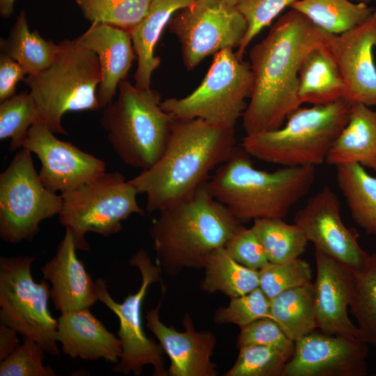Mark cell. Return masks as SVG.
Here are the masks:
<instances>
[{
  "label": "cell",
  "instance_id": "6da1fadb",
  "mask_svg": "<svg viewBox=\"0 0 376 376\" xmlns=\"http://www.w3.org/2000/svg\"><path fill=\"white\" fill-rule=\"evenodd\" d=\"M332 36L291 8L251 48L253 85L242 116L246 134L281 127L301 106L298 96L301 64L311 50L328 45Z\"/></svg>",
  "mask_w": 376,
  "mask_h": 376
},
{
  "label": "cell",
  "instance_id": "7a4b0ae2",
  "mask_svg": "<svg viewBox=\"0 0 376 376\" xmlns=\"http://www.w3.org/2000/svg\"><path fill=\"white\" fill-rule=\"evenodd\" d=\"M235 150V128L175 119L161 157L130 182L146 196L147 212H159L193 195Z\"/></svg>",
  "mask_w": 376,
  "mask_h": 376
},
{
  "label": "cell",
  "instance_id": "3957f363",
  "mask_svg": "<svg viewBox=\"0 0 376 376\" xmlns=\"http://www.w3.org/2000/svg\"><path fill=\"white\" fill-rule=\"evenodd\" d=\"M242 226L205 183L190 197L159 211L149 233L157 263L176 275L185 269H203L207 256L225 248Z\"/></svg>",
  "mask_w": 376,
  "mask_h": 376
},
{
  "label": "cell",
  "instance_id": "277c9868",
  "mask_svg": "<svg viewBox=\"0 0 376 376\" xmlns=\"http://www.w3.org/2000/svg\"><path fill=\"white\" fill-rule=\"evenodd\" d=\"M246 155L235 150L206 182L208 191L241 223L285 218L313 185L315 166L259 170Z\"/></svg>",
  "mask_w": 376,
  "mask_h": 376
},
{
  "label": "cell",
  "instance_id": "5b68a950",
  "mask_svg": "<svg viewBox=\"0 0 376 376\" xmlns=\"http://www.w3.org/2000/svg\"><path fill=\"white\" fill-rule=\"evenodd\" d=\"M350 104L332 103L299 107L279 128L246 134L242 149L260 161L283 166H315L325 162L348 121Z\"/></svg>",
  "mask_w": 376,
  "mask_h": 376
},
{
  "label": "cell",
  "instance_id": "8992f818",
  "mask_svg": "<svg viewBox=\"0 0 376 376\" xmlns=\"http://www.w3.org/2000/svg\"><path fill=\"white\" fill-rule=\"evenodd\" d=\"M160 103L157 91L139 88L124 79L118 85L117 99L104 108L101 126L126 165L144 171L164 153L175 119Z\"/></svg>",
  "mask_w": 376,
  "mask_h": 376
},
{
  "label": "cell",
  "instance_id": "52a82bcc",
  "mask_svg": "<svg viewBox=\"0 0 376 376\" xmlns=\"http://www.w3.org/2000/svg\"><path fill=\"white\" fill-rule=\"evenodd\" d=\"M53 62L45 70L24 80L39 110L41 120L50 130L68 134L63 116L68 111L100 109L97 91L102 75L96 54L75 40L58 43Z\"/></svg>",
  "mask_w": 376,
  "mask_h": 376
},
{
  "label": "cell",
  "instance_id": "ba28073f",
  "mask_svg": "<svg viewBox=\"0 0 376 376\" xmlns=\"http://www.w3.org/2000/svg\"><path fill=\"white\" fill-rule=\"evenodd\" d=\"M135 187L118 171L105 173L76 189L61 193L58 221L72 236L77 250L89 251L86 234L104 237L122 230V221L144 211L136 200Z\"/></svg>",
  "mask_w": 376,
  "mask_h": 376
},
{
  "label": "cell",
  "instance_id": "9c48e42d",
  "mask_svg": "<svg viewBox=\"0 0 376 376\" xmlns=\"http://www.w3.org/2000/svg\"><path fill=\"white\" fill-rule=\"evenodd\" d=\"M232 49L215 54L201 84L186 97L161 102L162 109L177 120L200 118L235 128L246 109L253 77L251 64L238 59Z\"/></svg>",
  "mask_w": 376,
  "mask_h": 376
},
{
  "label": "cell",
  "instance_id": "30bf717a",
  "mask_svg": "<svg viewBox=\"0 0 376 376\" xmlns=\"http://www.w3.org/2000/svg\"><path fill=\"white\" fill-rule=\"evenodd\" d=\"M34 260L28 255L0 258V320L57 356L58 320L49 310L50 287L45 279L33 281Z\"/></svg>",
  "mask_w": 376,
  "mask_h": 376
},
{
  "label": "cell",
  "instance_id": "8fae6325",
  "mask_svg": "<svg viewBox=\"0 0 376 376\" xmlns=\"http://www.w3.org/2000/svg\"><path fill=\"white\" fill-rule=\"evenodd\" d=\"M31 154L18 150L0 174V237L11 244L31 240L40 223L62 208L61 195L42 185Z\"/></svg>",
  "mask_w": 376,
  "mask_h": 376
},
{
  "label": "cell",
  "instance_id": "7c38bea8",
  "mask_svg": "<svg viewBox=\"0 0 376 376\" xmlns=\"http://www.w3.org/2000/svg\"><path fill=\"white\" fill-rule=\"evenodd\" d=\"M130 265L139 269L141 283L139 290L129 295L121 303L115 301L107 291L103 279L95 281L98 300L109 308L119 320L118 336L122 345L119 361L113 367L117 373L128 375L131 372L139 376L143 367H153V375L168 376L163 360L164 350L160 344L148 338L143 329L141 308L149 286L161 281L162 268L151 258L144 249H139L130 260Z\"/></svg>",
  "mask_w": 376,
  "mask_h": 376
},
{
  "label": "cell",
  "instance_id": "4fadbf2b",
  "mask_svg": "<svg viewBox=\"0 0 376 376\" xmlns=\"http://www.w3.org/2000/svg\"><path fill=\"white\" fill-rule=\"evenodd\" d=\"M167 25L180 41L188 70L210 55L239 47L247 31L243 15L225 0H195L175 13Z\"/></svg>",
  "mask_w": 376,
  "mask_h": 376
},
{
  "label": "cell",
  "instance_id": "5bb4252c",
  "mask_svg": "<svg viewBox=\"0 0 376 376\" xmlns=\"http://www.w3.org/2000/svg\"><path fill=\"white\" fill-rule=\"evenodd\" d=\"M308 242L343 263L354 272L361 269L369 253L360 246L359 233L347 227L341 218L340 203L336 193L324 187L311 196L293 218Z\"/></svg>",
  "mask_w": 376,
  "mask_h": 376
},
{
  "label": "cell",
  "instance_id": "9a60e30c",
  "mask_svg": "<svg viewBox=\"0 0 376 376\" xmlns=\"http://www.w3.org/2000/svg\"><path fill=\"white\" fill-rule=\"evenodd\" d=\"M42 122L29 130L23 148L38 157L42 185L61 194L76 189L106 173L105 162L70 142L58 139Z\"/></svg>",
  "mask_w": 376,
  "mask_h": 376
},
{
  "label": "cell",
  "instance_id": "2e32d148",
  "mask_svg": "<svg viewBox=\"0 0 376 376\" xmlns=\"http://www.w3.org/2000/svg\"><path fill=\"white\" fill-rule=\"evenodd\" d=\"M368 346L356 337L313 331L295 341L282 376H365Z\"/></svg>",
  "mask_w": 376,
  "mask_h": 376
},
{
  "label": "cell",
  "instance_id": "e0dca14e",
  "mask_svg": "<svg viewBox=\"0 0 376 376\" xmlns=\"http://www.w3.org/2000/svg\"><path fill=\"white\" fill-rule=\"evenodd\" d=\"M376 10L362 24L339 35H333L329 48L341 74L350 105L376 107Z\"/></svg>",
  "mask_w": 376,
  "mask_h": 376
},
{
  "label": "cell",
  "instance_id": "ac0fdd59",
  "mask_svg": "<svg viewBox=\"0 0 376 376\" xmlns=\"http://www.w3.org/2000/svg\"><path fill=\"white\" fill-rule=\"evenodd\" d=\"M164 292L162 285L159 303L146 312V327L157 338L170 359L169 375L217 376V366L211 359L217 345L215 335L210 331H196L188 313L182 319L184 331L165 325L159 318Z\"/></svg>",
  "mask_w": 376,
  "mask_h": 376
},
{
  "label": "cell",
  "instance_id": "d6986e66",
  "mask_svg": "<svg viewBox=\"0 0 376 376\" xmlns=\"http://www.w3.org/2000/svg\"><path fill=\"white\" fill-rule=\"evenodd\" d=\"M315 258L317 329L328 334L359 338L357 327L347 315L354 289V272L318 249H315Z\"/></svg>",
  "mask_w": 376,
  "mask_h": 376
},
{
  "label": "cell",
  "instance_id": "ffe728a7",
  "mask_svg": "<svg viewBox=\"0 0 376 376\" xmlns=\"http://www.w3.org/2000/svg\"><path fill=\"white\" fill-rule=\"evenodd\" d=\"M72 235L65 230L55 256L40 267L49 281L50 298L61 313L89 308L98 300L96 283L76 254Z\"/></svg>",
  "mask_w": 376,
  "mask_h": 376
},
{
  "label": "cell",
  "instance_id": "44dd1931",
  "mask_svg": "<svg viewBox=\"0 0 376 376\" xmlns=\"http://www.w3.org/2000/svg\"><path fill=\"white\" fill-rule=\"evenodd\" d=\"M78 45L97 56L101 81L97 91L100 109L113 102L120 82L126 79L136 57L129 32L101 23L91 26L75 39Z\"/></svg>",
  "mask_w": 376,
  "mask_h": 376
},
{
  "label": "cell",
  "instance_id": "7402d4cb",
  "mask_svg": "<svg viewBox=\"0 0 376 376\" xmlns=\"http://www.w3.org/2000/svg\"><path fill=\"white\" fill-rule=\"evenodd\" d=\"M57 340L63 352L72 359H103L117 363L122 354L119 338L109 331L89 308L61 313Z\"/></svg>",
  "mask_w": 376,
  "mask_h": 376
},
{
  "label": "cell",
  "instance_id": "603a6c76",
  "mask_svg": "<svg viewBox=\"0 0 376 376\" xmlns=\"http://www.w3.org/2000/svg\"><path fill=\"white\" fill-rule=\"evenodd\" d=\"M325 162L335 167L357 163L376 172V109L363 104L350 106L348 121Z\"/></svg>",
  "mask_w": 376,
  "mask_h": 376
},
{
  "label": "cell",
  "instance_id": "cb8c5ba5",
  "mask_svg": "<svg viewBox=\"0 0 376 376\" xmlns=\"http://www.w3.org/2000/svg\"><path fill=\"white\" fill-rule=\"evenodd\" d=\"M194 1L152 0L146 17L130 32L137 58V68L134 75L136 87L150 88L152 74L161 63L159 57L154 54L160 35L175 13Z\"/></svg>",
  "mask_w": 376,
  "mask_h": 376
},
{
  "label": "cell",
  "instance_id": "d4e9b609",
  "mask_svg": "<svg viewBox=\"0 0 376 376\" xmlns=\"http://www.w3.org/2000/svg\"><path fill=\"white\" fill-rule=\"evenodd\" d=\"M298 78L301 104L322 105L344 100L345 84L329 45L315 47L307 54Z\"/></svg>",
  "mask_w": 376,
  "mask_h": 376
},
{
  "label": "cell",
  "instance_id": "484cf974",
  "mask_svg": "<svg viewBox=\"0 0 376 376\" xmlns=\"http://www.w3.org/2000/svg\"><path fill=\"white\" fill-rule=\"evenodd\" d=\"M336 182L354 222L376 236V177L354 163L336 166Z\"/></svg>",
  "mask_w": 376,
  "mask_h": 376
},
{
  "label": "cell",
  "instance_id": "4316f807",
  "mask_svg": "<svg viewBox=\"0 0 376 376\" xmlns=\"http://www.w3.org/2000/svg\"><path fill=\"white\" fill-rule=\"evenodd\" d=\"M269 314L294 341L314 331L317 324L313 283L291 288L270 299Z\"/></svg>",
  "mask_w": 376,
  "mask_h": 376
},
{
  "label": "cell",
  "instance_id": "83f0119b",
  "mask_svg": "<svg viewBox=\"0 0 376 376\" xmlns=\"http://www.w3.org/2000/svg\"><path fill=\"white\" fill-rule=\"evenodd\" d=\"M205 275L200 288L207 293L216 292L235 297L259 287L258 271L244 267L235 260L225 248L212 251L207 258Z\"/></svg>",
  "mask_w": 376,
  "mask_h": 376
},
{
  "label": "cell",
  "instance_id": "f1b7e54d",
  "mask_svg": "<svg viewBox=\"0 0 376 376\" xmlns=\"http://www.w3.org/2000/svg\"><path fill=\"white\" fill-rule=\"evenodd\" d=\"M1 52L16 61L27 75H36L49 67L59 49L58 44L45 40L37 30L29 29L26 14L17 17L8 36L1 40Z\"/></svg>",
  "mask_w": 376,
  "mask_h": 376
},
{
  "label": "cell",
  "instance_id": "f546056e",
  "mask_svg": "<svg viewBox=\"0 0 376 376\" xmlns=\"http://www.w3.org/2000/svg\"><path fill=\"white\" fill-rule=\"evenodd\" d=\"M290 8L332 35L341 34L359 26L375 10L367 3L351 0H297Z\"/></svg>",
  "mask_w": 376,
  "mask_h": 376
},
{
  "label": "cell",
  "instance_id": "4dcf8cb0",
  "mask_svg": "<svg viewBox=\"0 0 376 376\" xmlns=\"http://www.w3.org/2000/svg\"><path fill=\"white\" fill-rule=\"evenodd\" d=\"M269 262L285 263L299 258L308 242L301 229L283 219H258L251 227Z\"/></svg>",
  "mask_w": 376,
  "mask_h": 376
},
{
  "label": "cell",
  "instance_id": "1f68e13d",
  "mask_svg": "<svg viewBox=\"0 0 376 376\" xmlns=\"http://www.w3.org/2000/svg\"><path fill=\"white\" fill-rule=\"evenodd\" d=\"M350 312L356 318L359 338L376 347V253L369 254L363 267L354 272Z\"/></svg>",
  "mask_w": 376,
  "mask_h": 376
},
{
  "label": "cell",
  "instance_id": "d6a6232c",
  "mask_svg": "<svg viewBox=\"0 0 376 376\" xmlns=\"http://www.w3.org/2000/svg\"><path fill=\"white\" fill-rule=\"evenodd\" d=\"M91 23L113 26L127 32L147 15L152 0H75Z\"/></svg>",
  "mask_w": 376,
  "mask_h": 376
},
{
  "label": "cell",
  "instance_id": "836d02e7",
  "mask_svg": "<svg viewBox=\"0 0 376 376\" xmlns=\"http://www.w3.org/2000/svg\"><path fill=\"white\" fill-rule=\"evenodd\" d=\"M42 122L38 107L30 92L24 91L0 104V139H10L9 149L19 150L29 128Z\"/></svg>",
  "mask_w": 376,
  "mask_h": 376
},
{
  "label": "cell",
  "instance_id": "e575fe53",
  "mask_svg": "<svg viewBox=\"0 0 376 376\" xmlns=\"http://www.w3.org/2000/svg\"><path fill=\"white\" fill-rule=\"evenodd\" d=\"M234 365L225 376H282L294 351L267 345H246L239 348Z\"/></svg>",
  "mask_w": 376,
  "mask_h": 376
},
{
  "label": "cell",
  "instance_id": "d590c367",
  "mask_svg": "<svg viewBox=\"0 0 376 376\" xmlns=\"http://www.w3.org/2000/svg\"><path fill=\"white\" fill-rule=\"evenodd\" d=\"M259 288L270 300L281 293L311 282L312 269L297 258L285 263H269L258 270Z\"/></svg>",
  "mask_w": 376,
  "mask_h": 376
},
{
  "label": "cell",
  "instance_id": "8d00e7d4",
  "mask_svg": "<svg viewBox=\"0 0 376 376\" xmlns=\"http://www.w3.org/2000/svg\"><path fill=\"white\" fill-rule=\"evenodd\" d=\"M263 318H270L269 299L258 287L244 295L231 297L227 306L216 310L213 321L217 324H233L242 327Z\"/></svg>",
  "mask_w": 376,
  "mask_h": 376
},
{
  "label": "cell",
  "instance_id": "74e56055",
  "mask_svg": "<svg viewBox=\"0 0 376 376\" xmlns=\"http://www.w3.org/2000/svg\"><path fill=\"white\" fill-rule=\"evenodd\" d=\"M297 0H238L235 6L247 23L246 33L235 53L242 60L251 40L287 6Z\"/></svg>",
  "mask_w": 376,
  "mask_h": 376
},
{
  "label": "cell",
  "instance_id": "f35d334b",
  "mask_svg": "<svg viewBox=\"0 0 376 376\" xmlns=\"http://www.w3.org/2000/svg\"><path fill=\"white\" fill-rule=\"evenodd\" d=\"M45 350L35 340L23 336L22 344L1 361L0 376H55L49 366H44Z\"/></svg>",
  "mask_w": 376,
  "mask_h": 376
},
{
  "label": "cell",
  "instance_id": "ab89813d",
  "mask_svg": "<svg viewBox=\"0 0 376 376\" xmlns=\"http://www.w3.org/2000/svg\"><path fill=\"white\" fill-rule=\"evenodd\" d=\"M252 345L295 350V341L288 338L279 324L270 318H263L240 327L237 347L240 348Z\"/></svg>",
  "mask_w": 376,
  "mask_h": 376
},
{
  "label": "cell",
  "instance_id": "60d3db41",
  "mask_svg": "<svg viewBox=\"0 0 376 376\" xmlns=\"http://www.w3.org/2000/svg\"><path fill=\"white\" fill-rule=\"evenodd\" d=\"M228 254L244 267L260 270L269 262L251 228L242 226L225 247Z\"/></svg>",
  "mask_w": 376,
  "mask_h": 376
},
{
  "label": "cell",
  "instance_id": "b9f144b4",
  "mask_svg": "<svg viewBox=\"0 0 376 376\" xmlns=\"http://www.w3.org/2000/svg\"><path fill=\"white\" fill-rule=\"evenodd\" d=\"M23 68L8 54L0 55V102L15 95L17 84L26 78Z\"/></svg>",
  "mask_w": 376,
  "mask_h": 376
},
{
  "label": "cell",
  "instance_id": "7bdbcfd3",
  "mask_svg": "<svg viewBox=\"0 0 376 376\" xmlns=\"http://www.w3.org/2000/svg\"><path fill=\"white\" fill-rule=\"evenodd\" d=\"M18 334L15 329L0 322V361L9 356L19 345Z\"/></svg>",
  "mask_w": 376,
  "mask_h": 376
},
{
  "label": "cell",
  "instance_id": "ee69618b",
  "mask_svg": "<svg viewBox=\"0 0 376 376\" xmlns=\"http://www.w3.org/2000/svg\"><path fill=\"white\" fill-rule=\"evenodd\" d=\"M15 0H0V13L2 17H10L14 10Z\"/></svg>",
  "mask_w": 376,
  "mask_h": 376
},
{
  "label": "cell",
  "instance_id": "f6af8a7d",
  "mask_svg": "<svg viewBox=\"0 0 376 376\" xmlns=\"http://www.w3.org/2000/svg\"><path fill=\"white\" fill-rule=\"evenodd\" d=\"M226 2H228V3L233 5V6H235L236 3H237L238 0H225Z\"/></svg>",
  "mask_w": 376,
  "mask_h": 376
},
{
  "label": "cell",
  "instance_id": "bcb514c9",
  "mask_svg": "<svg viewBox=\"0 0 376 376\" xmlns=\"http://www.w3.org/2000/svg\"><path fill=\"white\" fill-rule=\"evenodd\" d=\"M352 1H357V2H362V3H368L369 2H370L372 0H351Z\"/></svg>",
  "mask_w": 376,
  "mask_h": 376
}]
</instances>
